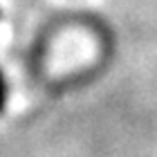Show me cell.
<instances>
[{"label": "cell", "instance_id": "1", "mask_svg": "<svg viewBox=\"0 0 157 157\" xmlns=\"http://www.w3.org/2000/svg\"><path fill=\"white\" fill-rule=\"evenodd\" d=\"M7 101H9V78H7V74L0 70V112L5 110Z\"/></svg>", "mask_w": 157, "mask_h": 157}]
</instances>
